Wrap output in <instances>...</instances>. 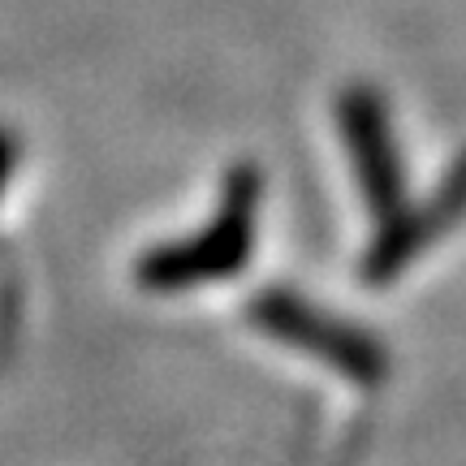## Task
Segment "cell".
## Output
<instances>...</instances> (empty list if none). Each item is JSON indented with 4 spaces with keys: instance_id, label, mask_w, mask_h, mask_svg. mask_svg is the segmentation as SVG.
Instances as JSON below:
<instances>
[{
    "instance_id": "6da1fadb",
    "label": "cell",
    "mask_w": 466,
    "mask_h": 466,
    "mask_svg": "<svg viewBox=\"0 0 466 466\" xmlns=\"http://www.w3.org/2000/svg\"><path fill=\"white\" fill-rule=\"evenodd\" d=\"M255 203H259V182L250 168H238L225 186L217 220L186 247H165L147 255L138 268V281L147 289H186V285L220 281L247 264L250 233H255Z\"/></svg>"
},
{
    "instance_id": "7a4b0ae2",
    "label": "cell",
    "mask_w": 466,
    "mask_h": 466,
    "mask_svg": "<svg viewBox=\"0 0 466 466\" xmlns=\"http://www.w3.org/2000/svg\"><path fill=\"white\" fill-rule=\"evenodd\" d=\"M255 319H259L272 337L294 341V346L311 350L319 359H329V363L341 367V371L354 376V380H376V376H380V367H384L380 350L371 346L367 337L350 333L346 324H333V319L316 316L307 302L272 294V299L255 302Z\"/></svg>"
},
{
    "instance_id": "3957f363",
    "label": "cell",
    "mask_w": 466,
    "mask_h": 466,
    "mask_svg": "<svg viewBox=\"0 0 466 466\" xmlns=\"http://www.w3.org/2000/svg\"><path fill=\"white\" fill-rule=\"evenodd\" d=\"M341 130H346V147L354 156L359 182H363L367 199L376 208V217L393 220L401 203V165L393 138H389V116L376 91H350L341 100Z\"/></svg>"
},
{
    "instance_id": "277c9868",
    "label": "cell",
    "mask_w": 466,
    "mask_h": 466,
    "mask_svg": "<svg viewBox=\"0 0 466 466\" xmlns=\"http://www.w3.org/2000/svg\"><path fill=\"white\" fill-rule=\"evenodd\" d=\"M462 208H466V165H458V168H453V177L445 182V190H441V203H436L432 212H423V217H393V220H389L380 247H376V255H371V272H376V281H380L384 272H393V268L406 264V259H410L423 242H432V233L441 229V225H450Z\"/></svg>"
},
{
    "instance_id": "5b68a950",
    "label": "cell",
    "mask_w": 466,
    "mask_h": 466,
    "mask_svg": "<svg viewBox=\"0 0 466 466\" xmlns=\"http://www.w3.org/2000/svg\"><path fill=\"white\" fill-rule=\"evenodd\" d=\"M14 156H17V147H14V138L0 130V186H5V177H9V168H14Z\"/></svg>"
}]
</instances>
